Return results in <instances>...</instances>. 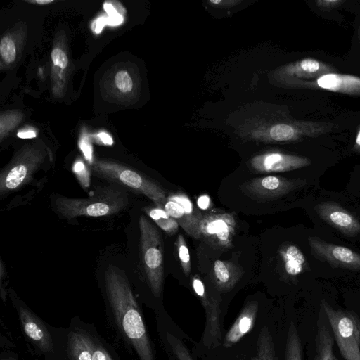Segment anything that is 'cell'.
I'll return each instance as SVG.
<instances>
[{
  "mask_svg": "<svg viewBox=\"0 0 360 360\" xmlns=\"http://www.w3.org/2000/svg\"><path fill=\"white\" fill-rule=\"evenodd\" d=\"M358 38H359V44H360V25L358 29Z\"/></svg>",
  "mask_w": 360,
  "mask_h": 360,
  "instance_id": "cell-44",
  "label": "cell"
},
{
  "mask_svg": "<svg viewBox=\"0 0 360 360\" xmlns=\"http://www.w3.org/2000/svg\"><path fill=\"white\" fill-rule=\"evenodd\" d=\"M115 84L122 92H127L131 90L133 83L131 77L125 71H120L115 75Z\"/></svg>",
  "mask_w": 360,
  "mask_h": 360,
  "instance_id": "cell-30",
  "label": "cell"
},
{
  "mask_svg": "<svg viewBox=\"0 0 360 360\" xmlns=\"http://www.w3.org/2000/svg\"><path fill=\"white\" fill-rule=\"evenodd\" d=\"M95 32L100 33L105 24H107V18L101 17L96 22Z\"/></svg>",
  "mask_w": 360,
  "mask_h": 360,
  "instance_id": "cell-37",
  "label": "cell"
},
{
  "mask_svg": "<svg viewBox=\"0 0 360 360\" xmlns=\"http://www.w3.org/2000/svg\"><path fill=\"white\" fill-rule=\"evenodd\" d=\"M192 287L199 297L205 314L202 343L207 349L218 347L221 343L220 299L210 294L198 277L192 278Z\"/></svg>",
  "mask_w": 360,
  "mask_h": 360,
  "instance_id": "cell-6",
  "label": "cell"
},
{
  "mask_svg": "<svg viewBox=\"0 0 360 360\" xmlns=\"http://www.w3.org/2000/svg\"><path fill=\"white\" fill-rule=\"evenodd\" d=\"M210 198L206 195H202L200 196L198 200V207L202 209V210H205L207 209L209 206H210Z\"/></svg>",
  "mask_w": 360,
  "mask_h": 360,
  "instance_id": "cell-36",
  "label": "cell"
},
{
  "mask_svg": "<svg viewBox=\"0 0 360 360\" xmlns=\"http://www.w3.org/2000/svg\"><path fill=\"white\" fill-rule=\"evenodd\" d=\"M98 136L100 138V139L104 144L112 145L113 143L112 138L105 132H101L98 134Z\"/></svg>",
  "mask_w": 360,
  "mask_h": 360,
  "instance_id": "cell-40",
  "label": "cell"
},
{
  "mask_svg": "<svg viewBox=\"0 0 360 360\" xmlns=\"http://www.w3.org/2000/svg\"><path fill=\"white\" fill-rule=\"evenodd\" d=\"M345 2L344 0H316V7L323 11H330L340 6Z\"/></svg>",
  "mask_w": 360,
  "mask_h": 360,
  "instance_id": "cell-31",
  "label": "cell"
},
{
  "mask_svg": "<svg viewBox=\"0 0 360 360\" xmlns=\"http://www.w3.org/2000/svg\"><path fill=\"white\" fill-rule=\"evenodd\" d=\"M320 306L332 329L342 356L345 360H360V347L349 311L334 309L324 300H321Z\"/></svg>",
  "mask_w": 360,
  "mask_h": 360,
  "instance_id": "cell-5",
  "label": "cell"
},
{
  "mask_svg": "<svg viewBox=\"0 0 360 360\" xmlns=\"http://www.w3.org/2000/svg\"><path fill=\"white\" fill-rule=\"evenodd\" d=\"M104 280L110 306L124 335L141 360H154L146 326L125 272L109 264Z\"/></svg>",
  "mask_w": 360,
  "mask_h": 360,
  "instance_id": "cell-1",
  "label": "cell"
},
{
  "mask_svg": "<svg viewBox=\"0 0 360 360\" xmlns=\"http://www.w3.org/2000/svg\"><path fill=\"white\" fill-rule=\"evenodd\" d=\"M311 160L306 157L271 151L253 157L250 167L258 173L284 172L307 167Z\"/></svg>",
  "mask_w": 360,
  "mask_h": 360,
  "instance_id": "cell-12",
  "label": "cell"
},
{
  "mask_svg": "<svg viewBox=\"0 0 360 360\" xmlns=\"http://www.w3.org/2000/svg\"><path fill=\"white\" fill-rule=\"evenodd\" d=\"M52 1H53V0H37V1H35L36 3L41 4V5L47 4Z\"/></svg>",
  "mask_w": 360,
  "mask_h": 360,
  "instance_id": "cell-43",
  "label": "cell"
},
{
  "mask_svg": "<svg viewBox=\"0 0 360 360\" xmlns=\"http://www.w3.org/2000/svg\"><path fill=\"white\" fill-rule=\"evenodd\" d=\"M145 212L165 232L173 235L179 230V224L162 207H146Z\"/></svg>",
  "mask_w": 360,
  "mask_h": 360,
  "instance_id": "cell-24",
  "label": "cell"
},
{
  "mask_svg": "<svg viewBox=\"0 0 360 360\" xmlns=\"http://www.w3.org/2000/svg\"><path fill=\"white\" fill-rule=\"evenodd\" d=\"M3 360H13V359H3Z\"/></svg>",
  "mask_w": 360,
  "mask_h": 360,
  "instance_id": "cell-45",
  "label": "cell"
},
{
  "mask_svg": "<svg viewBox=\"0 0 360 360\" xmlns=\"http://www.w3.org/2000/svg\"><path fill=\"white\" fill-rule=\"evenodd\" d=\"M315 211L324 221L347 236L360 233V222L339 204L325 201L315 207Z\"/></svg>",
  "mask_w": 360,
  "mask_h": 360,
  "instance_id": "cell-15",
  "label": "cell"
},
{
  "mask_svg": "<svg viewBox=\"0 0 360 360\" xmlns=\"http://www.w3.org/2000/svg\"><path fill=\"white\" fill-rule=\"evenodd\" d=\"M40 165V158L36 155L22 156L0 174V195L5 196L28 184Z\"/></svg>",
  "mask_w": 360,
  "mask_h": 360,
  "instance_id": "cell-11",
  "label": "cell"
},
{
  "mask_svg": "<svg viewBox=\"0 0 360 360\" xmlns=\"http://www.w3.org/2000/svg\"><path fill=\"white\" fill-rule=\"evenodd\" d=\"M284 267L288 274L296 276L304 271L306 259L302 251L294 245L283 246L280 250Z\"/></svg>",
  "mask_w": 360,
  "mask_h": 360,
  "instance_id": "cell-21",
  "label": "cell"
},
{
  "mask_svg": "<svg viewBox=\"0 0 360 360\" xmlns=\"http://www.w3.org/2000/svg\"><path fill=\"white\" fill-rule=\"evenodd\" d=\"M167 340L177 360H194L184 344L172 333H167Z\"/></svg>",
  "mask_w": 360,
  "mask_h": 360,
  "instance_id": "cell-27",
  "label": "cell"
},
{
  "mask_svg": "<svg viewBox=\"0 0 360 360\" xmlns=\"http://www.w3.org/2000/svg\"><path fill=\"white\" fill-rule=\"evenodd\" d=\"M284 360H303L301 339L293 322L290 323L287 333Z\"/></svg>",
  "mask_w": 360,
  "mask_h": 360,
  "instance_id": "cell-25",
  "label": "cell"
},
{
  "mask_svg": "<svg viewBox=\"0 0 360 360\" xmlns=\"http://www.w3.org/2000/svg\"><path fill=\"white\" fill-rule=\"evenodd\" d=\"M251 360H278L273 338L266 326H264L259 333L257 354Z\"/></svg>",
  "mask_w": 360,
  "mask_h": 360,
  "instance_id": "cell-23",
  "label": "cell"
},
{
  "mask_svg": "<svg viewBox=\"0 0 360 360\" xmlns=\"http://www.w3.org/2000/svg\"><path fill=\"white\" fill-rule=\"evenodd\" d=\"M129 202L127 190L112 184L97 188L91 195L84 198L57 196L53 204L62 218L70 219L80 216L97 217L115 214L125 209Z\"/></svg>",
  "mask_w": 360,
  "mask_h": 360,
  "instance_id": "cell-2",
  "label": "cell"
},
{
  "mask_svg": "<svg viewBox=\"0 0 360 360\" xmlns=\"http://www.w3.org/2000/svg\"><path fill=\"white\" fill-rule=\"evenodd\" d=\"M305 181L269 176L250 179L240 186L248 196L259 200L281 197L305 184Z\"/></svg>",
  "mask_w": 360,
  "mask_h": 360,
  "instance_id": "cell-9",
  "label": "cell"
},
{
  "mask_svg": "<svg viewBox=\"0 0 360 360\" xmlns=\"http://www.w3.org/2000/svg\"><path fill=\"white\" fill-rule=\"evenodd\" d=\"M80 148L82 150L86 158L88 160L91 161V159H92L91 146L86 140H83L80 143Z\"/></svg>",
  "mask_w": 360,
  "mask_h": 360,
  "instance_id": "cell-34",
  "label": "cell"
},
{
  "mask_svg": "<svg viewBox=\"0 0 360 360\" xmlns=\"http://www.w3.org/2000/svg\"><path fill=\"white\" fill-rule=\"evenodd\" d=\"M334 342L333 335L328 326L323 321L320 314L317 321L313 360H338L333 352Z\"/></svg>",
  "mask_w": 360,
  "mask_h": 360,
  "instance_id": "cell-20",
  "label": "cell"
},
{
  "mask_svg": "<svg viewBox=\"0 0 360 360\" xmlns=\"http://www.w3.org/2000/svg\"><path fill=\"white\" fill-rule=\"evenodd\" d=\"M257 301H249L243 307L233 324L226 333L223 346L229 348L239 342L253 328L257 316Z\"/></svg>",
  "mask_w": 360,
  "mask_h": 360,
  "instance_id": "cell-17",
  "label": "cell"
},
{
  "mask_svg": "<svg viewBox=\"0 0 360 360\" xmlns=\"http://www.w3.org/2000/svg\"><path fill=\"white\" fill-rule=\"evenodd\" d=\"M141 262L153 295L160 296L163 283V240L159 230L145 216L139 217Z\"/></svg>",
  "mask_w": 360,
  "mask_h": 360,
  "instance_id": "cell-4",
  "label": "cell"
},
{
  "mask_svg": "<svg viewBox=\"0 0 360 360\" xmlns=\"http://www.w3.org/2000/svg\"><path fill=\"white\" fill-rule=\"evenodd\" d=\"M51 58L54 65L64 69L68 64V59L65 53L60 49H55L51 53Z\"/></svg>",
  "mask_w": 360,
  "mask_h": 360,
  "instance_id": "cell-32",
  "label": "cell"
},
{
  "mask_svg": "<svg viewBox=\"0 0 360 360\" xmlns=\"http://www.w3.org/2000/svg\"><path fill=\"white\" fill-rule=\"evenodd\" d=\"M297 87L322 89L349 96H360V77L341 73H328L317 79L299 84Z\"/></svg>",
  "mask_w": 360,
  "mask_h": 360,
  "instance_id": "cell-16",
  "label": "cell"
},
{
  "mask_svg": "<svg viewBox=\"0 0 360 360\" xmlns=\"http://www.w3.org/2000/svg\"><path fill=\"white\" fill-rule=\"evenodd\" d=\"M0 53L3 59L7 63L13 62L16 56L14 42L9 37H4L0 42Z\"/></svg>",
  "mask_w": 360,
  "mask_h": 360,
  "instance_id": "cell-28",
  "label": "cell"
},
{
  "mask_svg": "<svg viewBox=\"0 0 360 360\" xmlns=\"http://www.w3.org/2000/svg\"><path fill=\"white\" fill-rule=\"evenodd\" d=\"M123 20V18L121 15L118 14L114 17H108L107 18V24L110 25H117L120 24Z\"/></svg>",
  "mask_w": 360,
  "mask_h": 360,
  "instance_id": "cell-38",
  "label": "cell"
},
{
  "mask_svg": "<svg viewBox=\"0 0 360 360\" xmlns=\"http://www.w3.org/2000/svg\"><path fill=\"white\" fill-rule=\"evenodd\" d=\"M312 255L333 268L360 271V255L352 250L330 243L316 236L308 238Z\"/></svg>",
  "mask_w": 360,
  "mask_h": 360,
  "instance_id": "cell-8",
  "label": "cell"
},
{
  "mask_svg": "<svg viewBox=\"0 0 360 360\" xmlns=\"http://www.w3.org/2000/svg\"><path fill=\"white\" fill-rule=\"evenodd\" d=\"M94 360H112L109 354L102 348L94 346Z\"/></svg>",
  "mask_w": 360,
  "mask_h": 360,
  "instance_id": "cell-33",
  "label": "cell"
},
{
  "mask_svg": "<svg viewBox=\"0 0 360 360\" xmlns=\"http://www.w3.org/2000/svg\"><path fill=\"white\" fill-rule=\"evenodd\" d=\"M93 170L97 176L143 194L151 200L156 207L164 208L167 200L164 189L138 172L123 165L101 160L94 162Z\"/></svg>",
  "mask_w": 360,
  "mask_h": 360,
  "instance_id": "cell-3",
  "label": "cell"
},
{
  "mask_svg": "<svg viewBox=\"0 0 360 360\" xmlns=\"http://www.w3.org/2000/svg\"><path fill=\"white\" fill-rule=\"evenodd\" d=\"M350 314L354 320V325L356 327L357 338L360 347V317L354 311H349Z\"/></svg>",
  "mask_w": 360,
  "mask_h": 360,
  "instance_id": "cell-35",
  "label": "cell"
},
{
  "mask_svg": "<svg viewBox=\"0 0 360 360\" xmlns=\"http://www.w3.org/2000/svg\"><path fill=\"white\" fill-rule=\"evenodd\" d=\"M73 170L83 188H87L90 183V176L85 165L81 161H77L73 166Z\"/></svg>",
  "mask_w": 360,
  "mask_h": 360,
  "instance_id": "cell-29",
  "label": "cell"
},
{
  "mask_svg": "<svg viewBox=\"0 0 360 360\" xmlns=\"http://www.w3.org/2000/svg\"><path fill=\"white\" fill-rule=\"evenodd\" d=\"M176 245L182 270L186 276H188L191 269L190 254L185 238L181 234L178 236Z\"/></svg>",
  "mask_w": 360,
  "mask_h": 360,
  "instance_id": "cell-26",
  "label": "cell"
},
{
  "mask_svg": "<svg viewBox=\"0 0 360 360\" xmlns=\"http://www.w3.org/2000/svg\"><path fill=\"white\" fill-rule=\"evenodd\" d=\"M243 274L240 267L224 260H216L213 267V281L217 288L221 292L233 289Z\"/></svg>",
  "mask_w": 360,
  "mask_h": 360,
  "instance_id": "cell-19",
  "label": "cell"
},
{
  "mask_svg": "<svg viewBox=\"0 0 360 360\" xmlns=\"http://www.w3.org/2000/svg\"><path fill=\"white\" fill-rule=\"evenodd\" d=\"M338 126L325 122H302L297 124L280 123L271 127L269 137L275 141H295L302 137H315L330 132Z\"/></svg>",
  "mask_w": 360,
  "mask_h": 360,
  "instance_id": "cell-14",
  "label": "cell"
},
{
  "mask_svg": "<svg viewBox=\"0 0 360 360\" xmlns=\"http://www.w3.org/2000/svg\"><path fill=\"white\" fill-rule=\"evenodd\" d=\"M69 342L74 360H94V345L88 337L82 333H72Z\"/></svg>",
  "mask_w": 360,
  "mask_h": 360,
  "instance_id": "cell-22",
  "label": "cell"
},
{
  "mask_svg": "<svg viewBox=\"0 0 360 360\" xmlns=\"http://www.w3.org/2000/svg\"><path fill=\"white\" fill-rule=\"evenodd\" d=\"M19 316L26 335L40 349L48 352L52 349L51 336L42 322L24 307L19 308Z\"/></svg>",
  "mask_w": 360,
  "mask_h": 360,
  "instance_id": "cell-18",
  "label": "cell"
},
{
  "mask_svg": "<svg viewBox=\"0 0 360 360\" xmlns=\"http://www.w3.org/2000/svg\"><path fill=\"white\" fill-rule=\"evenodd\" d=\"M166 212L191 237L199 239L202 214L184 193H174L167 197L164 205Z\"/></svg>",
  "mask_w": 360,
  "mask_h": 360,
  "instance_id": "cell-10",
  "label": "cell"
},
{
  "mask_svg": "<svg viewBox=\"0 0 360 360\" xmlns=\"http://www.w3.org/2000/svg\"><path fill=\"white\" fill-rule=\"evenodd\" d=\"M103 7L105 11L108 13V17H114L119 14L116 9L110 4H105Z\"/></svg>",
  "mask_w": 360,
  "mask_h": 360,
  "instance_id": "cell-39",
  "label": "cell"
},
{
  "mask_svg": "<svg viewBox=\"0 0 360 360\" xmlns=\"http://www.w3.org/2000/svg\"><path fill=\"white\" fill-rule=\"evenodd\" d=\"M353 148L354 151L360 153V126L357 129Z\"/></svg>",
  "mask_w": 360,
  "mask_h": 360,
  "instance_id": "cell-41",
  "label": "cell"
},
{
  "mask_svg": "<svg viewBox=\"0 0 360 360\" xmlns=\"http://www.w3.org/2000/svg\"><path fill=\"white\" fill-rule=\"evenodd\" d=\"M18 136L22 139H30L36 136V134L32 131H22L18 133Z\"/></svg>",
  "mask_w": 360,
  "mask_h": 360,
  "instance_id": "cell-42",
  "label": "cell"
},
{
  "mask_svg": "<svg viewBox=\"0 0 360 360\" xmlns=\"http://www.w3.org/2000/svg\"><path fill=\"white\" fill-rule=\"evenodd\" d=\"M335 72H337V69L328 63L312 58H304L285 65L281 68L280 75L286 84L297 86L301 82Z\"/></svg>",
  "mask_w": 360,
  "mask_h": 360,
  "instance_id": "cell-13",
  "label": "cell"
},
{
  "mask_svg": "<svg viewBox=\"0 0 360 360\" xmlns=\"http://www.w3.org/2000/svg\"><path fill=\"white\" fill-rule=\"evenodd\" d=\"M236 220L231 213L211 212L202 215L200 236L210 245L220 249L232 246Z\"/></svg>",
  "mask_w": 360,
  "mask_h": 360,
  "instance_id": "cell-7",
  "label": "cell"
}]
</instances>
